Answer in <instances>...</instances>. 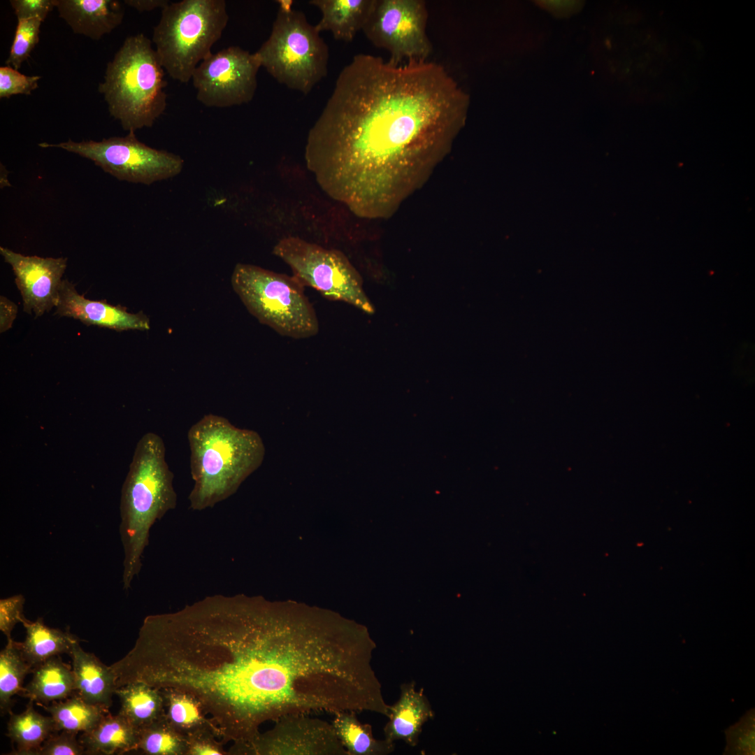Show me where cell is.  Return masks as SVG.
<instances>
[{
	"label": "cell",
	"mask_w": 755,
	"mask_h": 755,
	"mask_svg": "<svg viewBox=\"0 0 755 755\" xmlns=\"http://www.w3.org/2000/svg\"><path fill=\"white\" fill-rule=\"evenodd\" d=\"M59 16L73 33L99 40L122 22L124 9L117 0H55Z\"/></svg>",
	"instance_id": "obj_15"
},
{
	"label": "cell",
	"mask_w": 755,
	"mask_h": 755,
	"mask_svg": "<svg viewBox=\"0 0 755 755\" xmlns=\"http://www.w3.org/2000/svg\"><path fill=\"white\" fill-rule=\"evenodd\" d=\"M17 305L3 296H0V332L10 329L16 317Z\"/></svg>",
	"instance_id": "obj_35"
},
{
	"label": "cell",
	"mask_w": 755,
	"mask_h": 755,
	"mask_svg": "<svg viewBox=\"0 0 755 755\" xmlns=\"http://www.w3.org/2000/svg\"><path fill=\"white\" fill-rule=\"evenodd\" d=\"M77 693L86 702L108 710L117 689V677L110 666L76 642L70 653Z\"/></svg>",
	"instance_id": "obj_17"
},
{
	"label": "cell",
	"mask_w": 755,
	"mask_h": 755,
	"mask_svg": "<svg viewBox=\"0 0 755 755\" xmlns=\"http://www.w3.org/2000/svg\"><path fill=\"white\" fill-rule=\"evenodd\" d=\"M22 624L26 631L25 639L15 643L32 668L55 656L69 654L73 645L80 641L69 631L46 626L41 617L34 621L26 619Z\"/></svg>",
	"instance_id": "obj_21"
},
{
	"label": "cell",
	"mask_w": 755,
	"mask_h": 755,
	"mask_svg": "<svg viewBox=\"0 0 755 755\" xmlns=\"http://www.w3.org/2000/svg\"><path fill=\"white\" fill-rule=\"evenodd\" d=\"M31 681L23 688V695L43 705L66 699L76 691L72 668L59 656L35 666Z\"/></svg>",
	"instance_id": "obj_19"
},
{
	"label": "cell",
	"mask_w": 755,
	"mask_h": 755,
	"mask_svg": "<svg viewBox=\"0 0 755 755\" xmlns=\"http://www.w3.org/2000/svg\"><path fill=\"white\" fill-rule=\"evenodd\" d=\"M217 736L214 729H206L196 732L187 737L186 755H225L228 754L222 743L216 740Z\"/></svg>",
	"instance_id": "obj_33"
},
{
	"label": "cell",
	"mask_w": 755,
	"mask_h": 755,
	"mask_svg": "<svg viewBox=\"0 0 755 755\" xmlns=\"http://www.w3.org/2000/svg\"><path fill=\"white\" fill-rule=\"evenodd\" d=\"M42 22L39 19L17 20L9 55L6 61L7 66L18 70L22 63L27 60L39 41Z\"/></svg>",
	"instance_id": "obj_29"
},
{
	"label": "cell",
	"mask_w": 755,
	"mask_h": 755,
	"mask_svg": "<svg viewBox=\"0 0 755 755\" xmlns=\"http://www.w3.org/2000/svg\"><path fill=\"white\" fill-rule=\"evenodd\" d=\"M164 69L143 34L126 38L107 64L98 91L123 129L151 127L167 106Z\"/></svg>",
	"instance_id": "obj_4"
},
{
	"label": "cell",
	"mask_w": 755,
	"mask_h": 755,
	"mask_svg": "<svg viewBox=\"0 0 755 755\" xmlns=\"http://www.w3.org/2000/svg\"><path fill=\"white\" fill-rule=\"evenodd\" d=\"M164 701V716L178 732L187 737L196 732L217 730L201 702L192 694L175 689H160Z\"/></svg>",
	"instance_id": "obj_25"
},
{
	"label": "cell",
	"mask_w": 755,
	"mask_h": 755,
	"mask_svg": "<svg viewBox=\"0 0 755 755\" xmlns=\"http://www.w3.org/2000/svg\"><path fill=\"white\" fill-rule=\"evenodd\" d=\"M273 253L289 266L292 275L304 287H310L329 300L344 302L366 313L375 312L359 273L343 252L289 236L279 240Z\"/></svg>",
	"instance_id": "obj_8"
},
{
	"label": "cell",
	"mask_w": 755,
	"mask_h": 755,
	"mask_svg": "<svg viewBox=\"0 0 755 755\" xmlns=\"http://www.w3.org/2000/svg\"><path fill=\"white\" fill-rule=\"evenodd\" d=\"M8 736L16 745L10 754L34 755L43 742L56 732L51 716L37 712L30 700L26 710L20 714L9 712Z\"/></svg>",
	"instance_id": "obj_24"
},
{
	"label": "cell",
	"mask_w": 755,
	"mask_h": 755,
	"mask_svg": "<svg viewBox=\"0 0 755 755\" xmlns=\"http://www.w3.org/2000/svg\"><path fill=\"white\" fill-rule=\"evenodd\" d=\"M245 744L233 745V755H348L331 723L306 714H288Z\"/></svg>",
	"instance_id": "obj_12"
},
{
	"label": "cell",
	"mask_w": 755,
	"mask_h": 755,
	"mask_svg": "<svg viewBox=\"0 0 755 755\" xmlns=\"http://www.w3.org/2000/svg\"><path fill=\"white\" fill-rule=\"evenodd\" d=\"M429 13L423 0H375L362 31L389 62L426 61L433 46L426 33Z\"/></svg>",
	"instance_id": "obj_10"
},
{
	"label": "cell",
	"mask_w": 755,
	"mask_h": 755,
	"mask_svg": "<svg viewBox=\"0 0 755 755\" xmlns=\"http://www.w3.org/2000/svg\"><path fill=\"white\" fill-rule=\"evenodd\" d=\"M194 486L188 496L193 510L212 508L233 495L264 459L259 435L236 427L225 417L203 416L188 431Z\"/></svg>",
	"instance_id": "obj_2"
},
{
	"label": "cell",
	"mask_w": 755,
	"mask_h": 755,
	"mask_svg": "<svg viewBox=\"0 0 755 755\" xmlns=\"http://www.w3.org/2000/svg\"><path fill=\"white\" fill-rule=\"evenodd\" d=\"M43 148H60L92 161L120 180L150 185L179 174L184 165L178 154L157 150L141 142L134 131L124 136H113L80 142L69 139L58 143H40Z\"/></svg>",
	"instance_id": "obj_9"
},
{
	"label": "cell",
	"mask_w": 755,
	"mask_h": 755,
	"mask_svg": "<svg viewBox=\"0 0 755 755\" xmlns=\"http://www.w3.org/2000/svg\"><path fill=\"white\" fill-rule=\"evenodd\" d=\"M51 734L34 755H82L85 747L76 738L78 733L61 731Z\"/></svg>",
	"instance_id": "obj_31"
},
{
	"label": "cell",
	"mask_w": 755,
	"mask_h": 755,
	"mask_svg": "<svg viewBox=\"0 0 755 755\" xmlns=\"http://www.w3.org/2000/svg\"><path fill=\"white\" fill-rule=\"evenodd\" d=\"M138 731L119 713L108 712L94 728L82 733L80 742L87 754H122L136 751Z\"/></svg>",
	"instance_id": "obj_20"
},
{
	"label": "cell",
	"mask_w": 755,
	"mask_h": 755,
	"mask_svg": "<svg viewBox=\"0 0 755 755\" xmlns=\"http://www.w3.org/2000/svg\"><path fill=\"white\" fill-rule=\"evenodd\" d=\"M137 750L148 755H186L187 737L175 730L164 715L139 729Z\"/></svg>",
	"instance_id": "obj_28"
},
{
	"label": "cell",
	"mask_w": 755,
	"mask_h": 755,
	"mask_svg": "<svg viewBox=\"0 0 755 755\" xmlns=\"http://www.w3.org/2000/svg\"><path fill=\"white\" fill-rule=\"evenodd\" d=\"M261 66L255 52L238 46L211 53L199 64L192 77L196 99L212 108L250 102L257 88V73Z\"/></svg>",
	"instance_id": "obj_11"
},
{
	"label": "cell",
	"mask_w": 755,
	"mask_h": 755,
	"mask_svg": "<svg viewBox=\"0 0 755 755\" xmlns=\"http://www.w3.org/2000/svg\"><path fill=\"white\" fill-rule=\"evenodd\" d=\"M25 598L22 594L14 595L0 600V630L11 642V632L15 625L25 619L23 614Z\"/></svg>",
	"instance_id": "obj_32"
},
{
	"label": "cell",
	"mask_w": 755,
	"mask_h": 755,
	"mask_svg": "<svg viewBox=\"0 0 755 755\" xmlns=\"http://www.w3.org/2000/svg\"><path fill=\"white\" fill-rule=\"evenodd\" d=\"M229 15L224 0H182L161 10L152 42L164 71L182 83L222 37Z\"/></svg>",
	"instance_id": "obj_5"
},
{
	"label": "cell",
	"mask_w": 755,
	"mask_h": 755,
	"mask_svg": "<svg viewBox=\"0 0 755 755\" xmlns=\"http://www.w3.org/2000/svg\"><path fill=\"white\" fill-rule=\"evenodd\" d=\"M33 668L23 657L15 641L7 642L0 652V709L4 714L10 712L12 697L22 691L26 675Z\"/></svg>",
	"instance_id": "obj_27"
},
{
	"label": "cell",
	"mask_w": 755,
	"mask_h": 755,
	"mask_svg": "<svg viewBox=\"0 0 755 755\" xmlns=\"http://www.w3.org/2000/svg\"><path fill=\"white\" fill-rule=\"evenodd\" d=\"M41 76L22 74L10 66L0 67V98L13 95H30L38 87Z\"/></svg>",
	"instance_id": "obj_30"
},
{
	"label": "cell",
	"mask_w": 755,
	"mask_h": 755,
	"mask_svg": "<svg viewBox=\"0 0 755 755\" xmlns=\"http://www.w3.org/2000/svg\"><path fill=\"white\" fill-rule=\"evenodd\" d=\"M356 712L335 713L331 721L335 732L348 755H388L395 749V743L376 739L369 724L361 723Z\"/></svg>",
	"instance_id": "obj_23"
},
{
	"label": "cell",
	"mask_w": 755,
	"mask_h": 755,
	"mask_svg": "<svg viewBox=\"0 0 755 755\" xmlns=\"http://www.w3.org/2000/svg\"><path fill=\"white\" fill-rule=\"evenodd\" d=\"M374 2L375 0H310L308 3L321 13V19L315 25L319 32L330 31L335 39L349 43L359 31H362Z\"/></svg>",
	"instance_id": "obj_18"
},
{
	"label": "cell",
	"mask_w": 755,
	"mask_h": 755,
	"mask_svg": "<svg viewBox=\"0 0 755 755\" xmlns=\"http://www.w3.org/2000/svg\"><path fill=\"white\" fill-rule=\"evenodd\" d=\"M400 689L399 698L389 707L388 721L383 728L384 738L391 742L402 740L415 747L423 725L433 719L435 713L423 689L417 690L415 681L402 684Z\"/></svg>",
	"instance_id": "obj_16"
},
{
	"label": "cell",
	"mask_w": 755,
	"mask_h": 755,
	"mask_svg": "<svg viewBox=\"0 0 755 755\" xmlns=\"http://www.w3.org/2000/svg\"><path fill=\"white\" fill-rule=\"evenodd\" d=\"M119 714L138 730L164 715V701L160 689L141 682L128 683L116 689Z\"/></svg>",
	"instance_id": "obj_22"
},
{
	"label": "cell",
	"mask_w": 755,
	"mask_h": 755,
	"mask_svg": "<svg viewBox=\"0 0 755 755\" xmlns=\"http://www.w3.org/2000/svg\"><path fill=\"white\" fill-rule=\"evenodd\" d=\"M0 253L12 267L25 312L38 317L56 307L67 258L26 256L2 246Z\"/></svg>",
	"instance_id": "obj_13"
},
{
	"label": "cell",
	"mask_w": 755,
	"mask_h": 755,
	"mask_svg": "<svg viewBox=\"0 0 755 755\" xmlns=\"http://www.w3.org/2000/svg\"><path fill=\"white\" fill-rule=\"evenodd\" d=\"M292 2L279 1L271 34L255 53L279 83L306 95L326 76L329 52L315 25Z\"/></svg>",
	"instance_id": "obj_7"
},
{
	"label": "cell",
	"mask_w": 755,
	"mask_h": 755,
	"mask_svg": "<svg viewBox=\"0 0 755 755\" xmlns=\"http://www.w3.org/2000/svg\"><path fill=\"white\" fill-rule=\"evenodd\" d=\"M231 282L248 312L280 335L305 339L319 332L318 317L305 287L292 275L237 264Z\"/></svg>",
	"instance_id": "obj_6"
},
{
	"label": "cell",
	"mask_w": 755,
	"mask_h": 755,
	"mask_svg": "<svg viewBox=\"0 0 755 755\" xmlns=\"http://www.w3.org/2000/svg\"><path fill=\"white\" fill-rule=\"evenodd\" d=\"M55 315L78 319L86 325L109 328L117 331L149 330L150 319L142 312L131 313L121 305H113L106 301L85 298L75 285L62 280L56 305Z\"/></svg>",
	"instance_id": "obj_14"
},
{
	"label": "cell",
	"mask_w": 755,
	"mask_h": 755,
	"mask_svg": "<svg viewBox=\"0 0 755 755\" xmlns=\"http://www.w3.org/2000/svg\"><path fill=\"white\" fill-rule=\"evenodd\" d=\"M43 707L52 717L56 732H89L108 713L107 710L86 702L78 693L64 701Z\"/></svg>",
	"instance_id": "obj_26"
},
{
	"label": "cell",
	"mask_w": 755,
	"mask_h": 755,
	"mask_svg": "<svg viewBox=\"0 0 755 755\" xmlns=\"http://www.w3.org/2000/svg\"><path fill=\"white\" fill-rule=\"evenodd\" d=\"M470 96L429 61L356 55L309 130L308 169L355 216H392L450 152Z\"/></svg>",
	"instance_id": "obj_1"
},
{
	"label": "cell",
	"mask_w": 755,
	"mask_h": 755,
	"mask_svg": "<svg viewBox=\"0 0 755 755\" xmlns=\"http://www.w3.org/2000/svg\"><path fill=\"white\" fill-rule=\"evenodd\" d=\"M173 474L162 438L148 432L137 443L120 498V535L124 551L122 584L138 576L152 525L177 505Z\"/></svg>",
	"instance_id": "obj_3"
},
{
	"label": "cell",
	"mask_w": 755,
	"mask_h": 755,
	"mask_svg": "<svg viewBox=\"0 0 755 755\" xmlns=\"http://www.w3.org/2000/svg\"><path fill=\"white\" fill-rule=\"evenodd\" d=\"M124 2L140 12L150 11L157 8L162 10L170 3L168 0H125Z\"/></svg>",
	"instance_id": "obj_36"
},
{
	"label": "cell",
	"mask_w": 755,
	"mask_h": 755,
	"mask_svg": "<svg viewBox=\"0 0 755 755\" xmlns=\"http://www.w3.org/2000/svg\"><path fill=\"white\" fill-rule=\"evenodd\" d=\"M17 20L39 19L43 22L55 8V0L9 1Z\"/></svg>",
	"instance_id": "obj_34"
}]
</instances>
